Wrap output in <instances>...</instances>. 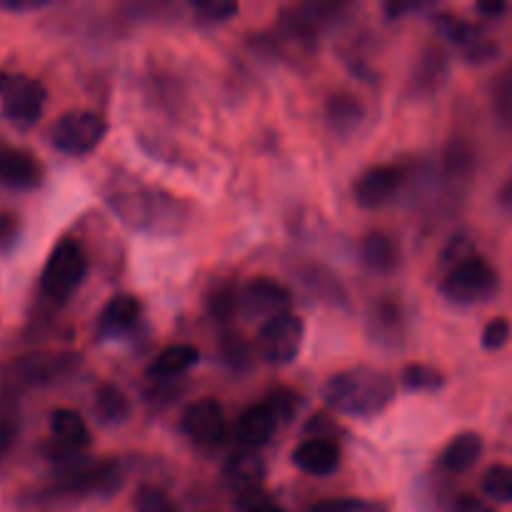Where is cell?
I'll return each instance as SVG.
<instances>
[{
    "mask_svg": "<svg viewBox=\"0 0 512 512\" xmlns=\"http://www.w3.org/2000/svg\"><path fill=\"white\" fill-rule=\"evenodd\" d=\"M235 303H238V295H233L230 290H220V295H215L213 300V313L218 318H225L235 308Z\"/></svg>",
    "mask_w": 512,
    "mask_h": 512,
    "instance_id": "1f68e13d",
    "label": "cell"
},
{
    "mask_svg": "<svg viewBox=\"0 0 512 512\" xmlns=\"http://www.w3.org/2000/svg\"><path fill=\"white\" fill-rule=\"evenodd\" d=\"M43 178L38 158L23 148L0 145V180L13 188H35Z\"/></svg>",
    "mask_w": 512,
    "mask_h": 512,
    "instance_id": "8fae6325",
    "label": "cell"
},
{
    "mask_svg": "<svg viewBox=\"0 0 512 512\" xmlns=\"http://www.w3.org/2000/svg\"><path fill=\"white\" fill-rule=\"evenodd\" d=\"M498 200H500V205H503L505 210H510V213H512V175L508 180H505L503 188H500Z\"/></svg>",
    "mask_w": 512,
    "mask_h": 512,
    "instance_id": "d590c367",
    "label": "cell"
},
{
    "mask_svg": "<svg viewBox=\"0 0 512 512\" xmlns=\"http://www.w3.org/2000/svg\"><path fill=\"white\" fill-rule=\"evenodd\" d=\"M198 360H200V353L195 345H170V348H165L163 353L153 360L148 375L150 378H158V380L175 378V375H180V373H185V370L193 368Z\"/></svg>",
    "mask_w": 512,
    "mask_h": 512,
    "instance_id": "e0dca14e",
    "label": "cell"
},
{
    "mask_svg": "<svg viewBox=\"0 0 512 512\" xmlns=\"http://www.w3.org/2000/svg\"><path fill=\"white\" fill-rule=\"evenodd\" d=\"M278 420L280 415L270 400L268 403L250 405L238 418V425H235V438H238L240 448L248 450V453L263 448L278 430Z\"/></svg>",
    "mask_w": 512,
    "mask_h": 512,
    "instance_id": "9c48e42d",
    "label": "cell"
},
{
    "mask_svg": "<svg viewBox=\"0 0 512 512\" xmlns=\"http://www.w3.org/2000/svg\"><path fill=\"white\" fill-rule=\"evenodd\" d=\"M303 335V318H298V315L293 313L280 315V318L270 320V323H265L263 328H260V353H263L265 360L273 365L293 363L295 355L300 353V345H303Z\"/></svg>",
    "mask_w": 512,
    "mask_h": 512,
    "instance_id": "52a82bcc",
    "label": "cell"
},
{
    "mask_svg": "<svg viewBox=\"0 0 512 512\" xmlns=\"http://www.w3.org/2000/svg\"><path fill=\"white\" fill-rule=\"evenodd\" d=\"M225 475H228V483L233 485V488L238 490L255 488V485L260 483V478H263V463H260L258 455L245 450L243 455H235V458L230 460L228 473Z\"/></svg>",
    "mask_w": 512,
    "mask_h": 512,
    "instance_id": "44dd1931",
    "label": "cell"
},
{
    "mask_svg": "<svg viewBox=\"0 0 512 512\" xmlns=\"http://www.w3.org/2000/svg\"><path fill=\"white\" fill-rule=\"evenodd\" d=\"M88 273V260L83 248L75 240H60L48 255V263L43 268V293L55 303H63L78 290Z\"/></svg>",
    "mask_w": 512,
    "mask_h": 512,
    "instance_id": "3957f363",
    "label": "cell"
},
{
    "mask_svg": "<svg viewBox=\"0 0 512 512\" xmlns=\"http://www.w3.org/2000/svg\"><path fill=\"white\" fill-rule=\"evenodd\" d=\"M483 455V438L478 433H460L448 443L440 455V463L448 473H468Z\"/></svg>",
    "mask_w": 512,
    "mask_h": 512,
    "instance_id": "9a60e30c",
    "label": "cell"
},
{
    "mask_svg": "<svg viewBox=\"0 0 512 512\" xmlns=\"http://www.w3.org/2000/svg\"><path fill=\"white\" fill-rule=\"evenodd\" d=\"M510 330L508 318H493L483 330V345L488 350H500L510 340Z\"/></svg>",
    "mask_w": 512,
    "mask_h": 512,
    "instance_id": "83f0119b",
    "label": "cell"
},
{
    "mask_svg": "<svg viewBox=\"0 0 512 512\" xmlns=\"http://www.w3.org/2000/svg\"><path fill=\"white\" fill-rule=\"evenodd\" d=\"M455 512H495V510L490 508L485 500H480L478 495H463V498L458 500V508H455Z\"/></svg>",
    "mask_w": 512,
    "mask_h": 512,
    "instance_id": "d6a6232c",
    "label": "cell"
},
{
    "mask_svg": "<svg viewBox=\"0 0 512 512\" xmlns=\"http://www.w3.org/2000/svg\"><path fill=\"white\" fill-rule=\"evenodd\" d=\"M50 433H53L58 455H75L88 448L90 430L80 413L70 408H58L50 413Z\"/></svg>",
    "mask_w": 512,
    "mask_h": 512,
    "instance_id": "7c38bea8",
    "label": "cell"
},
{
    "mask_svg": "<svg viewBox=\"0 0 512 512\" xmlns=\"http://www.w3.org/2000/svg\"><path fill=\"white\" fill-rule=\"evenodd\" d=\"M15 435H18V425H15L13 418H3L0 420V463L8 455V450L13 448Z\"/></svg>",
    "mask_w": 512,
    "mask_h": 512,
    "instance_id": "f546056e",
    "label": "cell"
},
{
    "mask_svg": "<svg viewBox=\"0 0 512 512\" xmlns=\"http://www.w3.org/2000/svg\"><path fill=\"white\" fill-rule=\"evenodd\" d=\"M140 313V303L133 295H118L105 305L103 315H100V330L103 333H120L128 330L135 323Z\"/></svg>",
    "mask_w": 512,
    "mask_h": 512,
    "instance_id": "ac0fdd59",
    "label": "cell"
},
{
    "mask_svg": "<svg viewBox=\"0 0 512 512\" xmlns=\"http://www.w3.org/2000/svg\"><path fill=\"white\" fill-rule=\"evenodd\" d=\"M293 463L308 475H330L340 465V448L333 440L310 438L293 453Z\"/></svg>",
    "mask_w": 512,
    "mask_h": 512,
    "instance_id": "4fadbf2b",
    "label": "cell"
},
{
    "mask_svg": "<svg viewBox=\"0 0 512 512\" xmlns=\"http://www.w3.org/2000/svg\"><path fill=\"white\" fill-rule=\"evenodd\" d=\"M290 305H293L290 290L273 278H253L238 293L240 313L248 320H260L263 325L280 315H288Z\"/></svg>",
    "mask_w": 512,
    "mask_h": 512,
    "instance_id": "8992f818",
    "label": "cell"
},
{
    "mask_svg": "<svg viewBox=\"0 0 512 512\" xmlns=\"http://www.w3.org/2000/svg\"><path fill=\"white\" fill-rule=\"evenodd\" d=\"M105 120L98 113L90 110H70V113L60 115L55 120L53 130H50V143L65 155H88L93 153L105 138Z\"/></svg>",
    "mask_w": 512,
    "mask_h": 512,
    "instance_id": "277c9868",
    "label": "cell"
},
{
    "mask_svg": "<svg viewBox=\"0 0 512 512\" xmlns=\"http://www.w3.org/2000/svg\"><path fill=\"white\" fill-rule=\"evenodd\" d=\"M0 105L13 123L33 125L43 115L45 88L30 75L0 73Z\"/></svg>",
    "mask_w": 512,
    "mask_h": 512,
    "instance_id": "5b68a950",
    "label": "cell"
},
{
    "mask_svg": "<svg viewBox=\"0 0 512 512\" xmlns=\"http://www.w3.org/2000/svg\"><path fill=\"white\" fill-rule=\"evenodd\" d=\"M40 8H45V0H0V10L8 13H30Z\"/></svg>",
    "mask_w": 512,
    "mask_h": 512,
    "instance_id": "4dcf8cb0",
    "label": "cell"
},
{
    "mask_svg": "<svg viewBox=\"0 0 512 512\" xmlns=\"http://www.w3.org/2000/svg\"><path fill=\"white\" fill-rule=\"evenodd\" d=\"M15 230H18V223H15L13 215H0V248L13 240Z\"/></svg>",
    "mask_w": 512,
    "mask_h": 512,
    "instance_id": "836d02e7",
    "label": "cell"
},
{
    "mask_svg": "<svg viewBox=\"0 0 512 512\" xmlns=\"http://www.w3.org/2000/svg\"><path fill=\"white\" fill-rule=\"evenodd\" d=\"M393 395V378L383 370L370 368V365L343 370V373L333 375L330 383L325 385V400H328L330 408L345 415H358V418L383 413Z\"/></svg>",
    "mask_w": 512,
    "mask_h": 512,
    "instance_id": "6da1fadb",
    "label": "cell"
},
{
    "mask_svg": "<svg viewBox=\"0 0 512 512\" xmlns=\"http://www.w3.org/2000/svg\"><path fill=\"white\" fill-rule=\"evenodd\" d=\"M183 430L195 445L205 450L218 448L228 435V423L218 400L203 398L183 413Z\"/></svg>",
    "mask_w": 512,
    "mask_h": 512,
    "instance_id": "ba28073f",
    "label": "cell"
},
{
    "mask_svg": "<svg viewBox=\"0 0 512 512\" xmlns=\"http://www.w3.org/2000/svg\"><path fill=\"white\" fill-rule=\"evenodd\" d=\"M135 512H175L168 495L153 485H143L135 493Z\"/></svg>",
    "mask_w": 512,
    "mask_h": 512,
    "instance_id": "4316f807",
    "label": "cell"
},
{
    "mask_svg": "<svg viewBox=\"0 0 512 512\" xmlns=\"http://www.w3.org/2000/svg\"><path fill=\"white\" fill-rule=\"evenodd\" d=\"M195 13L203 20H208V23H220V20L238 13V5L220 3V0H200V3H195Z\"/></svg>",
    "mask_w": 512,
    "mask_h": 512,
    "instance_id": "f1b7e54d",
    "label": "cell"
},
{
    "mask_svg": "<svg viewBox=\"0 0 512 512\" xmlns=\"http://www.w3.org/2000/svg\"><path fill=\"white\" fill-rule=\"evenodd\" d=\"M503 10H505V5H500V3H495V5L483 3V5H480V13H490V15H495V13H503Z\"/></svg>",
    "mask_w": 512,
    "mask_h": 512,
    "instance_id": "74e56055",
    "label": "cell"
},
{
    "mask_svg": "<svg viewBox=\"0 0 512 512\" xmlns=\"http://www.w3.org/2000/svg\"><path fill=\"white\" fill-rule=\"evenodd\" d=\"M360 118H363V105L353 95H335V98H330L328 120L340 133L353 130L360 123Z\"/></svg>",
    "mask_w": 512,
    "mask_h": 512,
    "instance_id": "7402d4cb",
    "label": "cell"
},
{
    "mask_svg": "<svg viewBox=\"0 0 512 512\" xmlns=\"http://www.w3.org/2000/svg\"><path fill=\"white\" fill-rule=\"evenodd\" d=\"M493 108L503 123L512 125V65L495 78L493 83Z\"/></svg>",
    "mask_w": 512,
    "mask_h": 512,
    "instance_id": "484cf974",
    "label": "cell"
},
{
    "mask_svg": "<svg viewBox=\"0 0 512 512\" xmlns=\"http://www.w3.org/2000/svg\"><path fill=\"white\" fill-rule=\"evenodd\" d=\"M445 75V53L440 48H430L425 50V55L420 58V68H418V88L423 90H433L435 85H440Z\"/></svg>",
    "mask_w": 512,
    "mask_h": 512,
    "instance_id": "cb8c5ba5",
    "label": "cell"
},
{
    "mask_svg": "<svg viewBox=\"0 0 512 512\" xmlns=\"http://www.w3.org/2000/svg\"><path fill=\"white\" fill-rule=\"evenodd\" d=\"M248 512H285V510L275 503H258V505H253Z\"/></svg>",
    "mask_w": 512,
    "mask_h": 512,
    "instance_id": "8d00e7d4",
    "label": "cell"
},
{
    "mask_svg": "<svg viewBox=\"0 0 512 512\" xmlns=\"http://www.w3.org/2000/svg\"><path fill=\"white\" fill-rule=\"evenodd\" d=\"M120 483L118 465L105 460V463L93 465V468L78 470L63 485L65 493H108Z\"/></svg>",
    "mask_w": 512,
    "mask_h": 512,
    "instance_id": "2e32d148",
    "label": "cell"
},
{
    "mask_svg": "<svg viewBox=\"0 0 512 512\" xmlns=\"http://www.w3.org/2000/svg\"><path fill=\"white\" fill-rule=\"evenodd\" d=\"M403 183V173L395 165H375V168L365 170L355 183V200L363 208H378V205L388 203L393 198L395 190Z\"/></svg>",
    "mask_w": 512,
    "mask_h": 512,
    "instance_id": "30bf717a",
    "label": "cell"
},
{
    "mask_svg": "<svg viewBox=\"0 0 512 512\" xmlns=\"http://www.w3.org/2000/svg\"><path fill=\"white\" fill-rule=\"evenodd\" d=\"M358 505L353 500H328V503H320L313 512H355Z\"/></svg>",
    "mask_w": 512,
    "mask_h": 512,
    "instance_id": "e575fe53",
    "label": "cell"
},
{
    "mask_svg": "<svg viewBox=\"0 0 512 512\" xmlns=\"http://www.w3.org/2000/svg\"><path fill=\"white\" fill-rule=\"evenodd\" d=\"M445 173L453 183H468L475 173V155L473 148L463 140H453L445 150Z\"/></svg>",
    "mask_w": 512,
    "mask_h": 512,
    "instance_id": "ffe728a7",
    "label": "cell"
},
{
    "mask_svg": "<svg viewBox=\"0 0 512 512\" xmlns=\"http://www.w3.org/2000/svg\"><path fill=\"white\" fill-rule=\"evenodd\" d=\"M95 413L103 423H123L130 413L128 395L113 383H103L95 390Z\"/></svg>",
    "mask_w": 512,
    "mask_h": 512,
    "instance_id": "d6986e66",
    "label": "cell"
},
{
    "mask_svg": "<svg viewBox=\"0 0 512 512\" xmlns=\"http://www.w3.org/2000/svg\"><path fill=\"white\" fill-rule=\"evenodd\" d=\"M498 288V270L480 255H470V258L460 260L443 280V295L465 305L485 303V300L498 293Z\"/></svg>",
    "mask_w": 512,
    "mask_h": 512,
    "instance_id": "7a4b0ae2",
    "label": "cell"
},
{
    "mask_svg": "<svg viewBox=\"0 0 512 512\" xmlns=\"http://www.w3.org/2000/svg\"><path fill=\"white\" fill-rule=\"evenodd\" d=\"M400 380H403L405 388L410 390H438L443 388V373L435 368H430V365H408V368L403 370V375H400Z\"/></svg>",
    "mask_w": 512,
    "mask_h": 512,
    "instance_id": "d4e9b609",
    "label": "cell"
},
{
    "mask_svg": "<svg viewBox=\"0 0 512 512\" xmlns=\"http://www.w3.org/2000/svg\"><path fill=\"white\" fill-rule=\"evenodd\" d=\"M483 493L495 503H512V465H493L485 470Z\"/></svg>",
    "mask_w": 512,
    "mask_h": 512,
    "instance_id": "603a6c76",
    "label": "cell"
},
{
    "mask_svg": "<svg viewBox=\"0 0 512 512\" xmlns=\"http://www.w3.org/2000/svg\"><path fill=\"white\" fill-rule=\"evenodd\" d=\"M400 248L388 233L383 230H373L360 240V263L370 270V273H393L398 268Z\"/></svg>",
    "mask_w": 512,
    "mask_h": 512,
    "instance_id": "5bb4252c",
    "label": "cell"
}]
</instances>
